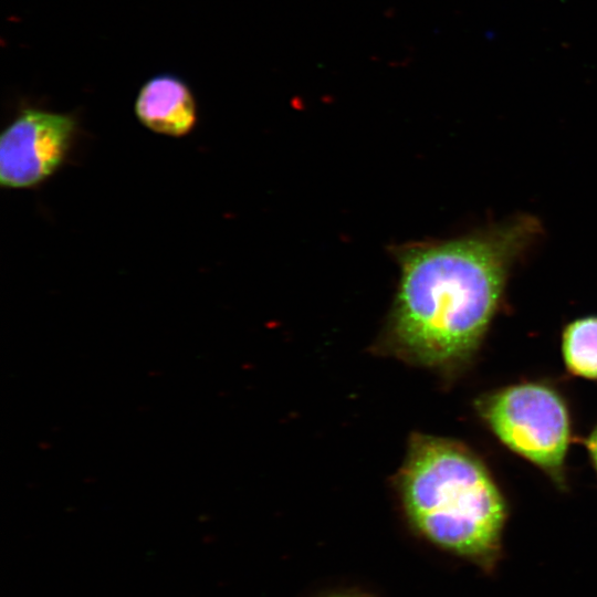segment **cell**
Wrapping results in <instances>:
<instances>
[{
    "label": "cell",
    "instance_id": "3",
    "mask_svg": "<svg viewBox=\"0 0 597 597\" xmlns=\"http://www.w3.org/2000/svg\"><path fill=\"white\" fill-rule=\"evenodd\" d=\"M476 409L504 446L565 485L570 422L556 390L537 383L513 385L481 397Z\"/></svg>",
    "mask_w": 597,
    "mask_h": 597
},
{
    "label": "cell",
    "instance_id": "8",
    "mask_svg": "<svg viewBox=\"0 0 597 597\" xmlns=\"http://www.w3.org/2000/svg\"><path fill=\"white\" fill-rule=\"evenodd\" d=\"M328 597H368V596L363 595V594H357V593H343V594L332 595Z\"/></svg>",
    "mask_w": 597,
    "mask_h": 597
},
{
    "label": "cell",
    "instance_id": "7",
    "mask_svg": "<svg viewBox=\"0 0 597 597\" xmlns=\"http://www.w3.org/2000/svg\"><path fill=\"white\" fill-rule=\"evenodd\" d=\"M585 446L591 458L593 464L597 471V427L593 430L589 437L585 440Z\"/></svg>",
    "mask_w": 597,
    "mask_h": 597
},
{
    "label": "cell",
    "instance_id": "1",
    "mask_svg": "<svg viewBox=\"0 0 597 597\" xmlns=\"http://www.w3.org/2000/svg\"><path fill=\"white\" fill-rule=\"evenodd\" d=\"M540 231L536 219L521 216L474 234L399 247L392 341L426 365L469 360L501 306L512 265Z\"/></svg>",
    "mask_w": 597,
    "mask_h": 597
},
{
    "label": "cell",
    "instance_id": "6",
    "mask_svg": "<svg viewBox=\"0 0 597 597\" xmlns=\"http://www.w3.org/2000/svg\"><path fill=\"white\" fill-rule=\"evenodd\" d=\"M562 353L569 373L597 379V316L575 320L564 328Z\"/></svg>",
    "mask_w": 597,
    "mask_h": 597
},
{
    "label": "cell",
    "instance_id": "5",
    "mask_svg": "<svg viewBox=\"0 0 597 597\" xmlns=\"http://www.w3.org/2000/svg\"><path fill=\"white\" fill-rule=\"evenodd\" d=\"M135 114L151 132L172 137L188 134L197 119L191 91L171 74L154 76L142 86L135 101Z\"/></svg>",
    "mask_w": 597,
    "mask_h": 597
},
{
    "label": "cell",
    "instance_id": "4",
    "mask_svg": "<svg viewBox=\"0 0 597 597\" xmlns=\"http://www.w3.org/2000/svg\"><path fill=\"white\" fill-rule=\"evenodd\" d=\"M75 130L70 115L23 109L0 137L1 186L30 188L46 180L66 158Z\"/></svg>",
    "mask_w": 597,
    "mask_h": 597
},
{
    "label": "cell",
    "instance_id": "2",
    "mask_svg": "<svg viewBox=\"0 0 597 597\" xmlns=\"http://www.w3.org/2000/svg\"><path fill=\"white\" fill-rule=\"evenodd\" d=\"M406 513L427 540L489 569L507 507L490 471L463 444L416 436L399 478Z\"/></svg>",
    "mask_w": 597,
    "mask_h": 597
}]
</instances>
